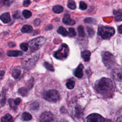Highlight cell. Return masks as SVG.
Wrapping results in <instances>:
<instances>
[{
    "mask_svg": "<svg viewBox=\"0 0 122 122\" xmlns=\"http://www.w3.org/2000/svg\"><path fill=\"white\" fill-rule=\"evenodd\" d=\"M113 88L112 81L108 78H102L96 81L95 89L101 94H107L112 91Z\"/></svg>",
    "mask_w": 122,
    "mask_h": 122,
    "instance_id": "cell-1",
    "label": "cell"
},
{
    "mask_svg": "<svg viewBox=\"0 0 122 122\" xmlns=\"http://www.w3.org/2000/svg\"><path fill=\"white\" fill-rule=\"evenodd\" d=\"M46 40L43 37H39L31 40L28 44L30 51L33 52L39 50L44 44Z\"/></svg>",
    "mask_w": 122,
    "mask_h": 122,
    "instance_id": "cell-2",
    "label": "cell"
},
{
    "mask_svg": "<svg viewBox=\"0 0 122 122\" xmlns=\"http://www.w3.org/2000/svg\"><path fill=\"white\" fill-rule=\"evenodd\" d=\"M43 98L50 102H55L60 99V95L58 91L55 90H49L44 92L43 94Z\"/></svg>",
    "mask_w": 122,
    "mask_h": 122,
    "instance_id": "cell-3",
    "label": "cell"
},
{
    "mask_svg": "<svg viewBox=\"0 0 122 122\" xmlns=\"http://www.w3.org/2000/svg\"><path fill=\"white\" fill-rule=\"evenodd\" d=\"M115 33L113 28L111 27H100L98 29V34L103 39H108Z\"/></svg>",
    "mask_w": 122,
    "mask_h": 122,
    "instance_id": "cell-4",
    "label": "cell"
},
{
    "mask_svg": "<svg viewBox=\"0 0 122 122\" xmlns=\"http://www.w3.org/2000/svg\"><path fill=\"white\" fill-rule=\"evenodd\" d=\"M39 54H35L30 56L26 59L22 61V66L27 70L31 69L34 67L38 59H39Z\"/></svg>",
    "mask_w": 122,
    "mask_h": 122,
    "instance_id": "cell-5",
    "label": "cell"
},
{
    "mask_svg": "<svg viewBox=\"0 0 122 122\" xmlns=\"http://www.w3.org/2000/svg\"><path fill=\"white\" fill-rule=\"evenodd\" d=\"M69 48L66 44H63L61 45L60 48L54 52V56L59 60H63L66 58L68 55Z\"/></svg>",
    "mask_w": 122,
    "mask_h": 122,
    "instance_id": "cell-6",
    "label": "cell"
},
{
    "mask_svg": "<svg viewBox=\"0 0 122 122\" xmlns=\"http://www.w3.org/2000/svg\"><path fill=\"white\" fill-rule=\"evenodd\" d=\"M102 61L107 68H110L113 66L115 59L113 55L111 53L106 51L102 54Z\"/></svg>",
    "mask_w": 122,
    "mask_h": 122,
    "instance_id": "cell-7",
    "label": "cell"
},
{
    "mask_svg": "<svg viewBox=\"0 0 122 122\" xmlns=\"http://www.w3.org/2000/svg\"><path fill=\"white\" fill-rule=\"evenodd\" d=\"M40 122H58L56 117L50 112H43L40 117Z\"/></svg>",
    "mask_w": 122,
    "mask_h": 122,
    "instance_id": "cell-8",
    "label": "cell"
},
{
    "mask_svg": "<svg viewBox=\"0 0 122 122\" xmlns=\"http://www.w3.org/2000/svg\"><path fill=\"white\" fill-rule=\"evenodd\" d=\"M86 122H104V118L98 113H92L87 118Z\"/></svg>",
    "mask_w": 122,
    "mask_h": 122,
    "instance_id": "cell-9",
    "label": "cell"
},
{
    "mask_svg": "<svg viewBox=\"0 0 122 122\" xmlns=\"http://www.w3.org/2000/svg\"><path fill=\"white\" fill-rule=\"evenodd\" d=\"M62 22L67 25H73L75 23V21L71 18L70 15L69 14H66L64 15L63 19Z\"/></svg>",
    "mask_w": 122,
    "mask_h": 122,
    "instance_id": "cell-10",
    "label": "cell"
},
{
    "mask_svg": "<svg viewBox=\"0 0 122 122\" xmlns=\"http://www.w3.org/2000/svg\"><path fill=\"white\" fill-rule=\"evenodd\" d=\"M83 66L82 64H79L78 67L76 68L75 71H74V75L77 78H81L83 76Z\"/></svg>",
    "mask_w": 122,
    "mask_h": 122,
    "instance_id": "cell-11",
    "label": "cell"
},
{
    "mask_svg": "<svg viewBox=\"0 0 122 122\" xmlns=\"http://www.w3.org/2000/svg\"><path fill=\"white\" fill-rule=\"evenodd\" d=\"M20 72H21V70H20V67L19 66H16L14 67L13 69H12V72H11V75L14 79H17L19 77L20 74Z\"/></svg>",
    "mask_w": 122,
    "mask_h": 122,
    "instance_id": "cell-12",
    "label": "cell"
},
{
    "mask_svg": "<svg viewBox=\"0 0 122 122\" xmlns=\"http://www.w3.org/2000/svg\"><path fill=\"white\" fill-rule=\"evenodd\" d=\"M0 18L2 21L4 23H7L10 21V15L8 12L3 13L2 15H1Z\"/></svg>",
    "mask_w": 122,
    "mask_h": 122,
    "instance_id": "cell-13",
    "label": "cell"
},
{
    "mask_svg": "<svg viewBox=\"0 0 122 122\" xmlns=\"http://www.w3.org/2000/svg\"><path fill=\"white\" fill-rule=\"evenodd\" d=\"M81 56L85 61H89L90 58L91 52L88 50H84L81 52Z\"/></svg>",
    "mask_w": 122,
    "mask_h": 122,
    "instance_id": "cell-14",
    "label": "cell"
},
{
    "mask_svg": "<svg viewBox=\"0 0 122 122\" xmlns=\"http://www.w3.org/2000/svg\"><path fill=\"white\" fill-rule=\"evenodd\" d=\"M113 15H114V19L116 21H121L122 20V10L119 9L118 10H115L113 11Z\"/></svg>",
    "mask_w": 122,
    "mask_h": 122,
    "instance_id": "cell-15",
    "label": "cell"
},
{
    "mask_svg": "<svg viewBox=\"0 0 122 122\" xmlns=\"http://www.w3.org/2000/svg\"><path fill=\"white\" fill-rule=\"evenodd\" d=\"M22 54L20 51H10L7 52V55L10 57H18L21 56Z\"/></svg>",
    "mask_w": 122,
    "mask_h": 122,
    "instance_id": "cell-16",
    "label": "cell"
},
{
    "mask_svg": "<svg viewBox=\"0 0 122 122\" xmlns=\"http://www.w3.org/2000/svg\"><path fill=\"white\" fill-rule=\"evenodd\" d=\"M74 115L76 117H80L81 116V114L82 113V110L81 106L78 105L75 106L74 110Z\"/></svg>",
    "mask_w": 122,
    "mask_h": 122,
    "instance_id": "cell-17",
    "label": "cell"
},
{
    "mask_svg": "<svg viewBox=\"0 0 122 122\" xmlns=\"http://www.w3.org/2000/svg\"><path fill=\"white\" fill-rule=\"evenodd\" d=\"M32 27L29 25H24L21 29V31L23 33H30L32 31Z\"/></svg>",
    "mask_w": 122,
    "mask_h": 122,
    "instance_id": "cell-18",
    "label": "cell"
},
{
    "mask_svg": "<svg viewBox=\"0 0 122 122\" xmlns=\"http://www.w3.org/2000/svg\"><path fill=\"white\" fill-rule=\"evenodd\" d=\"M57 32L63 36H66L68 35V32L67 31L66 29L62 26H60L57 30Z\"/></svg>",
    "mask_w": 122,
    "mask_h": 122,
    "instance_id": "cell-19",
    "label": "cell"
},
{
    "mask_svg": "<svg viewBox=\"0 0 122 122\" xmlns=\"http://www.w3.org/2000/svg\"><path fill=\"white\" fill-rule=\"evenodd\" d=\"M1 121L2 122H12L13 119L10 114H7L4 116L1 117Z\"/></svg>",
    "mask_w": 122,
    "mask_h": 122,
    "instance_id": "cell-20",
    "label": "cell"
},
{
    "mask_svg": "<svg viewBox=\"0 0 122 122\" xmlns=\"http://www.w3.org/2000/svg\"><path fill=\"white\" fill-rule=\"evenodd\" d=\"M21 119L23 121H28L31 120L32 116L30 113L27 112H24L21 115Z\"/></svg>",
    "mask_w": 122,
    "mask_h": 122,
    "instance_id": "cell-21",
    "label": "cell"
},
{
    "mask_svg": "<svg viewBox=\"0 0 122 122\" xmlns=\"http://www.w3.org/2000/svg\"><path fill=\"white\" fill-rule=\"evenodd\" d=\"M63 10V8L59 5H56L53 7L52 11L56 13H60L62 12Z\"/></svg>",
    "mask_w": 122,
    "mask_h": 122,
    "instance_id": "cell-22",
    "label": "cell"
},
{
    "mask_svg": "<svg viewBox=\"0 0 122 122\" xmlns=\"http://www.w3.org/2000/svg\"><path fill=\"white\" fill-rule=\"evenodd\" d=\"M19 93L22 96H25L27 95L28 92V90L27 88L22 87L20 88L18 91Z\"/></svg>",
    "mask_w": 122,
    "mask_h": 122,
    "instance_id": "cell-23",
    "label": "cell"
},
{
    "mask_svg": "<svg viewBox=\"0 0 122 122\" xmlns=\"http://www.w3.org/2000/svg\"><path fill=\"white\" fill-rule=\"evenodd\" d=\"M78 32L79 36L80 37H83L85 36V32L84 31L83 27L81 25L78 27Z\"/></svg>",
    "mask_w": 122,
    "mask_h": 122,
    "instance_id": "cell-24",
    "label": "cell"
},
{
    "mask_svg": "<svg viewBox=\"0 0 122 122\" xmlns=\"http://www.w3.org/2000/svg\"><path fill=\"white\" fill-rule=\"evenodd\" d=\"M67 7L71 10H74L76 8V5L75 2L73 0H70L68 1Z\"/></svg>",
    "mask_w": 122,
    "mask_h": 122,
    "instance_id": "cell-25",
    "label": "cell"
},
{
    "mask_svg": "<svg viewBox=\"0 0 122 122\" xmlns=\"http://www.w3.org/2000/svg\"><path fill=\"white\" fill-rule=\"evenodd\" d=\"M75 85V82L74 81L70 80L68 81L66 83V86L69 89H72Z\"/></svg>",
    "mask_w": 122,
    "mask_h": 122,
    "instance_id": "cell-26",
    "label": "cell"
},
{
    "mask_svg": "<svg viewBox=\"0 0 122 122\" xmlns=\"http://www.w3.org/2000/svg\"><path fill=\"white\" fill-rule=\"evenodd\" d=\"M31 12L29 10H24L22 11V15L24 17V18L27 19V18H29L30 17H31Z\"/></svg>",
    "mask_w": 122,
    "mask_h": 122,
    "instance_id": "cell-27",
    "label": "cell"
},
{
    "mask_svg": "<svg viewBox=\"0 0 122 122\" xmlns=\"http://www.w3.org/2000/svg\"><path fill=\"white\" fill-rule=\"evenodd\" d=\"M8 102H9V104L10 106V107L14 109V110H16L17 109V106L15 105V103H14V100L13 99H9L8 100Z\"/></svg>",
    "mask_w": 122,
    "mask_h": 122,
    "instance_id": "cell-28",
    "label": "cell"
},
{
    "mask_svg": "<svg viewBox=\"0 0 122 122\" xmlns=\"http://www.w3.org/2000/svg\"><path fill=\"white\" fill-rule=\"evenodd\" d=\"M44 67L49 71H54V68L53 67V66L50 64L49 63L47 62H44Z\"/></svg>",
    "mask_w": 122,
    "mask_h": 122,
    "instance_id": "cell-29",
    "label": "cell"
},
{
    "mask_svg": "<svg viewBox=\"0 0 122 122\" xmlns=\"http://www.w3.org/2000/svg\"><path fill=\"white\" fill-rule=\"evenodd\" d=\"M83 21L86 23H96L95 20L92 18H86L83 20Z\"/></svg>",
    "mask_w": 122,
    "mask_h": 122,
    "instance_id": "cell-30",
    "label": "cell"
},
{
    "mask_svg": "<svg viewBox=\"0 0 122 122\" xmlns=\"http://www.w3.org/2000/svg\"><path fill=\"white\" fill-rule=\"evenodd\" d=\"M79 7L81 10H85L87 8V4L83 1H81L79 4Z\"/></svg>",
    "mask_w": 122,
    "mask_h": 122,
    "instance_id": "cell-31",
    "label": "cell"
},
{
    "mask_svg": "<svg viewBox=\"0 0 122 122\" xmlns=\"http://www.w3.org/2000/svg\"><path fill=\"white\" fill-rule=\"evenodd\" d=\"M28 44L26 43H22L20 45V49L24 51H26L28 50Z\"/></svg>",
    "mask_w": 122,
    "mask_h": 122,
    "instance_id": "cell-32",
    "label": "cell"
},
{
    "mask_svg": "<svg viewBox=\"0 0 122 122\" xmlns=\"http://www.w3.org/2000/svg\"><path fill=\"white\" fill-rule=\"evenodd\" d=\"M39 105L38 102H34L31 104V105H30V107L31 109L35 110L38 109V108H39Z\"/></svg>",
    "mask_w": 122,
    "mask_h": 122,
    "instance_id": "cell-33",
    "label": "cell"
},
{
    "mask_svg": "<svg viewBox=\"0 0 122 122\" xmlns=\"http://www.w3.org/2000/svg\"><path fill=\"white\" fill-rule=\"evenodd\" d=\"M68 34L71 37H73L76 35V32H75V31L73 28H70L69 29Z\"/></svg>",
    "mask_w": 122,
    "mask_h": 122,
    "instance_id": "cell-34",
    "label": "cell"
},
{
    "mask_svg": "<svg viewBox=\"0 0 122 122\" xmlns=\"http://www.w3.org/2000/svg\"><path fill=\"white\" fill-rule=\"evenodd\" d=\"M87 32L88 33V35L90 37L94 35V30L92 29L91 28H89V27H87Z\"/></svg>",
    "mask_w": 122,
    "mask_h": 122,
    "instance_id": "cell-35",
    "label": "cell"
},
{
    "mask_svg": "<svg viewBox=\"0 0 122 122\" xmlns=\"http://www.w3.org/2000/svg\"><path fill=\"white\" fill-rule=\"evenodd\" d=\"M13 16L15 19H19L20 17V14L18 11H17L14 13L13 14Z\"/></svg>",
    "mask_w": 122,
    "mask_h": 122,
    "instance_id": "cell-36",
    "label": "cell"
},
{
    "mask_svg": "<svg viewBox=\"0 0 122 122\" xmlns=\"http://www.w3.org/2000/svg\"><path fill=\"white\" fill-rule=\"evenodd\" d=\"M3 4L6 6H9L11 4V3L13 2L12 0H6V1H2Z\"/></svg>",
    "mask_w": 122,
    "mask_h": 122,
    "instance_id": "cell-37",
    "label": "cell"
},
{
    "mask_svg": "<svg viewBox=\"0 0 122 122\" xmlns=\"http://www.w3.org/2000/svg\"><path fill=\"white\" fill-rule=\"evenodd\" d=\"M30 3V1L29 0H26L23 1V5L24 7H28Z\"/></svg>",
    "mask_w": 122,
    "mask_h": 122,
    "instance_id": "cell-38",
    "label": "cell"
},
{
    "mask_svg": "<svg viewBox=\"0 0 122 122\" xmlns=\"http://www.w3.org/2000/svg\"><path fill=\"white\" fill-rule=\"evenodd\" d=\"M14 103H15V105L17 106V105H19L20 103L21 99L20 98H17L15 100H14Z\"/></svg>",
    "mask_w": 122,
    "mask_h": 122,
    "instance_id": "cell-39",
    "label": "cell"
},
{
    "mask_svg": "<svg viewBox=\"0 0 122 122\" xmlns=\"http://www.w3.org/2000/svg\"><path fill=\"white\" fill-rule=\"evenodd\" d=\"M40 20L39 19H36L34 21V25L35 26H37L40 24Z\"/></svg>",
    "mask_w": 122,
    "mask_h": 122,
    "instance_id": "cell-40",
    "label": "cell"
},
{
    "mask_svg": "<svg viewBox=\"0 0 122 122\" xmlns=\"http://www.w3.org/2000/svg\"><path fill=\"white\" fill-rule=\"evenodd\" d=\"M5 102H6V99L5 98L2 99L0 101V105L1 106H3L5 103Z\"/></svg>",
    "mask_w": 122,
    "mask_h": 122,
    "instance_id": "cell-41",
    "label": "cell"
},
{
    "mask_svg": "<svg viewBox=\"0 0 122 122\" xmlns=\"http://www.w3.org/2000/svg\"><path fill=\"white\" fill-rule=\"evenodd\" d=\"M5 74V71H0V79H1Z\"/></svg>",
    "mask_w": 122,
    "mask_h": 122,
    "instance_id": "cell-42",
    "label": "cell"
},
{
    "mask_svg": "<svg viewBox=\"0 0 122 122\" xmlns=\"http://www.w3.org/2000/svg\"><path fill=\"white\" fill-rule=\"evenodd\" d=\"M8 45L10 47H13L15 46V44L13 43V42H10L8 43Z\"/></svg>",
    "mask_w": 122,
    "mask_h": 122,
    "instance_id": "cell-43",
    "label": "cell"
},
{
    "mask_svg": "<svg viewBox=\"0 0 122 122\" xmlns=\"http://www.w3.org/2000/svg\"><path fill=\"white\" fill-rule=\"evenodd\" d=\"M122 25H120V27H119V28H118V30H119V33H120V34H121L122 33Z\"/></svg>",
    "mask_w": 122,
    "mask_h": 122,
    "instance_id": "cell-44",
    "label": "cell"
},
{
    "mask_svg": "<svg viewBox=\"0 0 122 122\" xmlns=\"http://www.w3.org/2000/svg\"><path fill=\"white\" fill-rule=\"evenodd\" d=\"M67 122L65 121H62V122Z\"/></svg>",
    "mask_w": 122,
    "mask_h": 122,
    "instance_id": "cell-45",
    "label": "cell"
},
{
    "mask_svg": "<svg viewBox=\"0 0 122 122\" xmlns=\"http://www.w3.org/2000/svg\"></svg>",
    "mask_w": 122,
    "mask_h": 122,
    "instance_id": "cell-46",
    "label": "cell"
}]
</instances>
